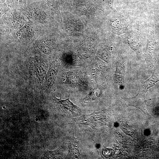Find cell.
Masks as SVG:
<instances>
[{"label":"cell","mask_w":159,"mask_h":159,"mask_svg":"<svg viewBox=\"0 0 159 159\" xmlns=\"http://www.w3.org/2000/svg\"><path fill=\"white\" fill-rule=\"evenodd\" d=\"M107 110H104L73 118V122L76 124H83L93 129L101 126L108 125L109 116Z\"/></svg>","instance_id":"6da1fadb"},{"label":"cell","mask_w":159,"mask_h":159,"mask_svg":"<svg viewBox=\"0 0 159 159\" xmlns=\"http://www.w3.org/2000/svg\"><path fill=\"white\" fill-rule=\"evenodd\" d=\"M147 91L142 85L139 87L138 92L134 97L128 98L124 97L123 99L127 106H133L142 111L148 120L152 118V117L146 109V103L148 100H145V96Z\"/></svg>","instance_id":"7a4b0ae2"},{"label":"cell","mask_w":159,"mask_h":159,"mask_svg":"<svg viewBox=\"0 0 159 159\" xmlns=\"http://www.w3.org/2000/svg\"><path fill=\"white\" fill-rule=\"evenodd\" d=\"M53 97L54 102L62 112L72 116L79 115L81 113L80 108L72 103L69 97L64 100L61 98H58L55 95L53 96Z\"/></svg>","instance_id":"3957f363"},{"label":"cell","mask_w":159,"mask_h":159,"mask_svg":"<svg viewBox=\"0 0 159 159\" xmlns=\"http://www.w3.org/2000/svg\"><path fill=\"white\" fill-rule=\"evenodd\" d=\"M60 61L55 60L50 63L45 78V85L47 89L53 86L59 69Z\"/></svg>","instance_id":"277c9868"},{"label":"cell","mask_w":159,"mask_h":159,"mask_svg":"<svg viewBox=\"0 0 159 159\" xmlns=\"http://www.w3.org/2000/svg\"><path fill=\"white\" fill-rule=\"evenodd\" d=\"M68 152L65 159H81L79 151V142L73 135L68 142Z\"/></svg>","instance_id":"5b68a950"},{"label":"cell","mask_w":159,"mask_h":159,"mask_svg":"<svg viewBox=\"0 0 159 159\" xmlns=\"http://www.w3.org/2000/svg\"><path fill=\"white\" fill-rule=\"evenodd\" d=\"M101 92V91L100 89L95 88L88 95L82 99L81 101L84 103L91 102L98 98L100 96Z\"/></svg>","instance_id":"8992f818"},{"label":"cell","mask_w":159,"mask_h":159,"mask_svg":"<svg viewBox=\"0 0 159 159\" xmlns=\"http://www.w3.org/2000/svg\"><path fill=\"white\" fill-rule=\"evenodd\" d=\"M159 81V75L155 71L153 72L152 75L148 79L144 82L143 87L147 90L155 85Z\"/></svg>","instance_id":"52a82bcc"},{"label":"cell","mask_w":159,"mask_h":159,"mask_svg":"<svg viewBox=\"0 0 159 159\" xmlns=\"http://www.w3.org/2000/svg\"><path fill=\"white\" fill-rule=\"evenodd\" d=\"M62 153V149L60 148L52 151H48L45 153V157L47 158L55 159L56 155H61Z\"/></svg>","instance_id":"ba28073f"}]
</instances>
